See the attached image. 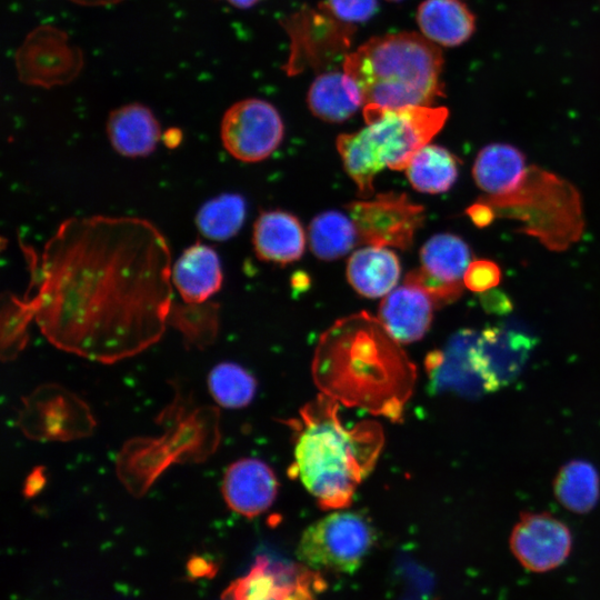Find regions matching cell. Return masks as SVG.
Segmentation results:
<instances>
[{
	"mask_svg": "<svg viewBox=\"0 0 600 600\" xmlns=\"http://www.w3.org/2000/svg\"><path fill=\"white\" fill-rule=\"evenodd\" d=\"M23 296L47 340L60 350L113 363L162 337L172 307L167 239L139 217L62 221L40 252L22 247Z\"/></svg>",
	"mask_w": 600,
	"mask_h": 600,
	"instance_id": "1",
	"label": "cell"
},
{
	"mask_svg": "<svg viewBox=\"0 0 600 600\" xmlns=\"http://www.w3.org/2000/svg\"><path fill=\"white\" fill-rule=\"evenodd\" d=\"M311 370L321 393L393 422L417 379L400 342L367 311L337 320L320 336Z\"/></svg>",
	"mask_w": 600,
	"mask_h": 600,
	"instance_id": "2",
	"label": "cell"
},
{
	"mask_svg": "<svg viewBox=\"0 0 600 600\" xmlns=\"http://www.w3.org/2000/svg\"><path fill=\"white\" fill-rule=\"evenodd\" d=\"M339 404L320 393L290 424L294 432V459L289 473L301 481L322 509L351 504L384 442L382 427L377 421H360L351 428L344 426Z\"/></svg>",
	"mask_w": 600,
	"mask_h": 600,
	"instance_id": "3",
	"label": "cell"
},
{
	"mask_svg": "<svg viewBox=\"0 0 600 600\" xmlns=\"http://www.w3.org/2000/svg\"><path fill=\"white\" fill-rule=\"evenodd\" d=\"M442 69L439 46L417 32L373 37L343 62L362 94L363 113L432 106L443 96Z\"/></svg>",
	"mask_w": 600,
	"mask_h": 600,
	"instance_id": "4",
	"label": "cell"
},
{
	"mask_svg": "<svg viewBox=\"0 0 600 600\" xmlns=\"http://www.w3.org/2000/svg\"><path fill=\"white\" fill-rule=\"evenodd\" d=\"M367 126L337 138V149L361 197L373 193V180L384 168L406 170L413 156L441 130L444 107H407L366 112Z\"/></svg>",
	"mask_w": 600,
	"mask_h": 600,
	"instance_id": "5",
	"label": "cell"
},
{
	"mask_svg": "<svg viewBox=\"0 0 600 600\" xmlns=\"http://www.w3.org/2000/svg\"><path fill=\"white\" fill-rule=\"evenodd\" d=\"M374 542V528L364 514L336 511L303 531L296 554L309 568L352 573L362 564Z\"/></svg>",
	"mask_w": 600,
	"mask_h": 600,
	"instance_id": "6",
	"label": "cell"
},
{
	"mask_svg": "<svg viewBox=\"0 0 600 600\" xmlns=\"http://www.w3.org/2000/svg\"><path fill=\"white\" fill-rule=\"evenodd\" d=\"M14 61L21 82L47 89L73 81L84 63L81 49L69 42L68 34L47 24L27 34Z\"/></svg>",
	"mask_w": 600,
	"mask_h": 600,
	"instance_id": "7",
	"label": "cell"
},
{
	"mask_svg": "<svg viewBox=\"0 0 600 600\" xmlns=\"http://www.w3.org/2000/svg\"><path fill=\"white\" fill-rule=\"evenodd\" d=\"M347 210L357 227L360 244L402 250L411 247L416 231L426 219L422 206L406 193L393 191L353 201Z\"/></svg>",
	"mask_w": 600,
	"mask_h": 600,
	"instance_id": "8",
	"label": "cell"
},
{
	"mask_svg": "<svg viewBox=\"0 0 600 600\" xmlns=\"http://www.w3.org/2000/svg\"><path fill=\"white\" fill-rule=\"evenodd\" d=\"M284 134L278 110L258 98L240 100L228 108L220 124L224 149L237 160L258 162L270 157Z\"/></svg>",
	"mask_w": 600,
	"mask_h": 600,
	"instance_id": "9",
	"label": "cell"
},
{
	"mask_svg": "<svg viewBox=\"0 0 600 600\" xmlns=\"http://www.w3.org/2000/svg\"><path fill=\"white\" fill-rule=\"evenodd\" d=\"M421 268L407 274L404 282L427 291L436 304L452 302L463 291V277L471 252L463 239L452 233L432 236L420 250Z\"/></svg>",
	"mask_w": 600,
	"mask_h": 600,
	"instance_id": "10",
	"label": "cell"
},
{
	"mask_svg": "<svg viewBox=\"0 0 600 600\" xmlns=\"http://www.w3.org/2000/svg\"><path fill=\"white\" fill-rule=\"evenodd\" d=\"M21 428L37 439L70 440L87 436L94 422L87 406L56 386H43L24 401Z\"/></svg>",
	"mask_w": 600,
	"mask_h": 600,
	"instance_id": "11",
	"label": "cell"
},
{
	"mask_svg": "<svg viewBox=\"0 0 600 600\" xmlns=\"http://www.w3.org/2000/svg\"><path fill=\"white\" fill-rule=\"evenodd\" d=\"M510 548L517 560L533 572H546L568 558L572 537L569 528L552 514L524 513L510 536Z\"/></svg>",
	"mask_w": 600,
	"mask_h": 600,
	"instance_id": "12",
	"label": "cell"
},
{
	"mask_svg": "<svg viewBox=\"0 0 600 600\" xmlns=\"http://www.w3.org/2000/svg\"><path fill=\"white\" fill-rule=\"evenodd\" d=\"M322 587L307 566L257 559L251 571L226 592L224 600H314Z\"/></svg>",
	"mask_w": 600,
	"mask_h": 600,
	"instance_id": "13",
	"label": "cell"
},
{
	"mask_svg": "<svg viewBox=\"0 0 600 600\" xmlns=\"http://www.w3.org/2000/svg\"><path fill=\"white\" fill-rule=\"evenodd\" d=\"M278 480L272 469L256 458H243L228 467L222 481V494L234 512L252 518L273 503Z\"/></svg>",
	"mask_w": 600,
	"mask_h": 600,
	"instance_id": "14",
	"label": "cell"
},
{
	"mask_svg": "<svg viewBox=\"0 0 600 600\" xmlns=\"http://www.w3.org/2000/svg\"><path fill=\"white\" fill-rule=\"evenodd\" d=\"M434 301L419 286L404 282L382 299L378 319L400 343L420 340L432 321Z\"/></svg>",
	"mask_w": 600,
	"mask_h": 600,
	"instance_id": "15",
	"label": "cell"
},
{
	"mask_svg": "<svg viewBox=\"0 0 600 600\" xmlns=\"http://www.w3.org/2000/svg\"><path fill=\"white\" fill-rule=\"evenodd\" d=\"M222 280L218 253L200 242L186 248L171 270L172 284L187 303L206 302L219 291Z\"/></svg>",
	"mask_w": 600,
	"mask_h": 600,
	"instance_id": "16",
	"label": "cell"
},
{
	"mask_svg": "<svg viewBox=\"0 0 600 600\" xmlns=\"http://www.w3.org/2000/svg\"><path fill=\"white\" fill-rule=\"evenodd\" d=\"M107 134L112 148L128 158L150 154L161 139L160 124L152 111L136 102L109 113Z\"/></svg>",
	"mask_w": 600,
	"mask_h": 600,
	"instance_id": "17",
	"label": "cell"
},
{
	"mask_svg": "<svg viewBox=\"0 0 600 600\" xmlns=\"http://www.w3.org/2000/svg\"><path fill=\"white\" fill-rule=\"evenodd\" d=\"M252 243L259 259L284 264L302 257L306 234L293 214L272 210L262 212L256 220Z\"/></svg>",
	"mask_w": 600,
	"mask_h": 600,
	"instance_id": "18",
	"label": "cell"
},
{
	"mask_svg": "<svg viewBox=\"0 0 600 600\" xmlns=\"http://www.w3.org/2000/svg\"><path fill=\"white\" fill-rule=\"evenodd\" d=\"M527 173L523 153L507 143H491L482 148L472 168L477 186L492 197L516 191Z\"/></svg>",
	"mask_w": 600,
	"mask_h": 600,
	"instance_id": "19",
	"label": "cell"
},
{
	"mask_svg": "<svg viewBox=\"0 0 600 600\" xmlns=\"http://www.w3.org/2000/svg\"><path fill=\"white\" fill-rule=\"evenodd\" d=\"M401 267L397 254L386 247L364 246L347 262L350 286L367 298L384 297L397 286Z\"/></svg>",
	"mask_w": 600,
	"mask_h": 600,
	"instance_id": "20",
	"label": "cell"
},
{
	"mask_svg": "<svg viewBox=\"0 0 600 600\" xmlns=\"http://www.w3.org/2000/svg\"><path fill=\"white\" fill-rule=\"evenodd\" d=\"M417 23L424 38L442 47L462 44L476 28L474 16L461 0H423Z\"/></svg>",
	"mask_w": 600,
	"mask_h": 600,
	"instance_id": "21",
	"label": "cell"
},
{
	"mask_svg": "<svg viewBox=\"0 0 600 600\" xmlns=\"http://www.w3.org/2000/svg\"><path fill=\"white\" fill-rule=\"evenodd\" d=\"M307 103L313 116L327 122H342L363 108L362 94L343 69L319 74L307 93Z\"/></svg>",
	"mask_w": 600,
	"mask_h": 600,
	"instance_id": "22",
	"label": "cell"
},
{
	"mask_svg": "<svg viewBox=\"0 0 600 600\" xmlns=\"http://www.w3.org/2000/svg\"><path fill=\"white\" fill-rule=\"evenodd\" d=\"M458 159L448 149L427 144L411 159L407 178L419 192L437 194L448 191L458 178Z\"/></svg>",
	"mask_w": 600,
	"mask_h": 600,
	"instance_id": "23",
	"label": "cell"
},
{
	"mask_svg": "<svg viewBox=\"0 0 600 600\" xmlns=\"http://www.w3.org/2000/svg\"><path fill=\"white\" fill-rule=\"evenodd\" d=\"M558 502L574 513L592 510L600 498V477L588 461L572 460L563 464L553 480Z\"/></svg>",
	"mask_w": 600,
	"mask_h": 600,
	"instance_id": "24",
	"label": "cell"
},
{
	"mask_svg": "<svg viewBox=\"0 0 600 600\" xmlns=\"http://www.w3.org/2000/svg\"><path fill=\"white\" fill-rule=\"evenodd\" d=\"M308 237L313 254L327 261L342 258L360 244L351 217L336 210L316 216L309 224Z\"/></svg>",
	"mask_w": 600,
	"mask_h": 600,
	"instance_id": "25",
	"label": "cell"
},
{
	"mask_svg": "<svg viewBox=\"0 0 600 600\" xmlns=\"http://www.w3.org/2000/svg\"><path fill=\"white\" fill-rule=\"evenodd\" d=\"M247 204L242 196L223 193L204 202L196 214L199 232L213 241H226L236 236L246 218Z\"/></svg>",
	"mask_w": 600,
	"mask_h": 600,
	"instance_id": "26",
	"label": "cell"
},
{
	"mask_svg": "<svg viewBox=\"0 0 600 600\" xmlns=\"http://www.w3.org/2000/svg\"><path fill=\"white\" fill-rule=\"evenodd\" d=\"M212 398L223 408L239 409L248 406L257 390V381L241 366L222 362L212 368L208 377Z\"/></svg>",
	"mask_w": 600,
	"mask_h": 600,
	"instance_id": "27",
	"label": "cell"
},
{
	"mask_svg": "<svg viewBox=\"0 0 600 600\" xmlns=\"http://www.w3.org/2000/svg\"><path fill=\"white\" fill-rule=\"evenodd\" d=\"M172 304L168 323L178 328L188 346L206 347L218 332V306L211 302Z\"/></svg>",
	"mask_w": 600,
	"mask_h": 600,
	"instance_id": "28",
	"label": "cell"
},
{
	"mask_svg": "<svg viewBox=\"0 0 600 600\" xmlns=\"http://www.w3.org/2000/svg\"><path fill=\"white\" fill-rule=\"evenodd\" d=\"M33 319L26 300L12 293L2 296L1 356L12 360L24 348L28 326Z\"/></svg>",
	"mask_w": 600,
	"mask_h": 600,
	"instance_id": "29",
	"label": "cell"
},
{
	"mask_svg": "<svg viewBox=\"0 0 600 600\" xmlns=\"http://www.w3.org/2000/svg\"><path fill=\"white\" fill-rule=\"evenodd\" d=\"M501 271L499 266L491 260H474L469 264L463 283L469 290L478 293L491 290L499 284Z\"/></svg>",
	"mask_w": 600,
	"mask_h": 600,
	"instance_id": "30",
	"label": "cell"
},
{
	"mask_svg": "<svg viewBox=\"0 0 600 600\" xmlns=\"http://www.w3.org/2000/svg\"><path fill=\"white\" fill-rule=\"evenodd\" d=\"M327 9L340 21L363 22L370 19L378 7L377 0H327Z\"/></svg>",
	"mask_w": 600,
	"mask_h": 600,
	"instance_id": "31",
	"label": "cell"
},
{
	"mask_svg": "<svg viewBox=\"0 0 600 600\" xmlns=\"http://www.w3.org/2000/svg\"><path fill=\"white\" fill-rule=\"evenodd\" d=\"M466 212L471 221L480 228L489 226L496 217L493 208L483 200L471 204Z\"/></svg>",
	"mask_w": 600,
	"mask_h": 600,
	"instance_id": "32",
	"label": "cell"
},
{
	"mask_svg": "<svg viewBox=\"0 0 600 600\" xmlns=\"http://www.w3.org/2000/svg\"><path fill=\"white\" fill-rule=\"evenodd\" d=\"M73 3L87 6V7H99V6H109L119 3L123 0H69Z\"/></svg>",
	"mask_w": 600,
	"mask_h": 600,
	"instance_id": "33",
	"label": "cell"
},
{
	"mask_svg": "<svg viewBox=\"0 0 600 600\" xmlns=\"http://www.w3.org/2000/svg\"><path fill=\"white\" fill-rule=\"evenodd\" d=\"M238 9H248L253 7L259 0H226Z\"/></svg>",
	"mask_w": 600,
	"mask_h": 600,
	"instance_id": "34",
	"label": "cell"
},
{
	"mask_svg": "<svg viewBox=\"0 0 600 600\" xmlns=\"http://www.w3.org/2000/svg\"><path fill=\"white\" fill-rule=\"evenodd\" d=\"M387 1H400V0H387Z\"/></svg>",
	"mask_w": 600,
	"mask_h": 600,
	"instance_id": "35",
	"label": "cell"
}]
</instances>
